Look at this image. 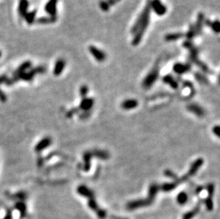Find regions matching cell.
I'll use <instances>...</instances> for the list:
<instances>
[{
    "label": "cell",
    "instance_id": "6da1fadb",
    "mask_svg": "<svg viewBox=\"0 0 220 219\" xmlns=\"http://www.w3.org/2000/svg\"><path fill=\"white\" fill-rule=\"evenodd\" d=\"M150 11L151 9H150V2H148L137 19L136 23L132 27L130 32L134 35L133 39L132 40V46H138L141 42L145 31L149 26Z\"/></svg>",
    "mask_w": 220,
    "mask_h": 219
},
{
    "label": "cell",
    "instance_id": "7a4b0ae2",
    "mask_svg": "<svg viewBox=\"0 0 220 219\" xmlns=\"http://www.w3.org/2000/svg\"><path fill=\"white\" fill-rule=\"evenodd\" d=\"M98 157L101 159H108L110 157V154L108 152L104 150H96L87 151L84 154L83 159H84V165H83V169L84 172H88L91 169V160L92 157Z\"/></svg>",
    "mask_w": 220,
    "mask_h": 219
},
{
    "label": "cell",
    "instance_id": "3957f363",
    "mask_svg": "<svg viewBox=\"0 0 220 219\" xmlns=\"http://www.w3.org/2000/svg\"><path fill=\"white\" fill-rule=\"evenodd\" d=\"M160 75V65L159 64H155V66L151 69L149 73L145 77L142 81V85L144 89H150L155 83L157 81V80Z\"/></svg>",
    "mask_w": 220,
    "mask_h": 219
},
{
    "label": "cell",
    "instance_id": "277c9868",
    "mask_svg": "<svg viewBox=\"0 0 220 219\" xmlns=\"http://www.w3.org/2000/svg\"><path fill=\"white\" fill-rule=\"evenodd\" d=\"M189 51H190L189 58L192 63H195L196 65H197V66L199 67L204 73H212L211 70L209 69V68L208 67L205 63L202 62V61H201L199 59V57H198L199 50H198L197 47L193 46L192 49H190L189 50Z\"/></svg>",
    "mask_w": 220,
    "mask_h": 219
},
{
    "label": "cell",
    "instance_id": "5b68a950",
    "mask_svg": "<svg viewBox=\"0 0 220 219\" xmlns=\"http://www.w3.org/2000/svg\"><path fill=\"white\" fill-rule=\"evenodd\" d=\"M88 206L91 210L96 212L97 216L100 219H105L106 218V211L98 206L96 199H95V196L88 198Z\"/></svg>",
    "mask_w": 220,
    "mask_h": 219
},
{
    "label": "cell",
    "instance_id": "8992f818",
    "mask_svg": "<svg viewBox=\"0 0 220 219\" xmlns=\"http://www.w3.org/2000/svg\"><path fill=\"white\" fill-rule=\"evenodd\" d=\"M150 2V9L156 14L158 16H163L166 14L167 11V7L162 3L160 0H152Z\"/></svg>",
    "mask_w": 220,
    "mask_h": 219
},
{
    "label": "cell",
    "instance_id": "52a82bcc",
    "mask_svg": "<svg viewBox=\"0 0 220 219\" xmlns=\"http://www.w3.org/2000/svg\"><path fill=\"white\" fill-rule=\"evenodd\" d=\"M88 50L89 51H90L91 54L92 55V56L94 57L98 62L101 63L106 61L107 56L106 54V53H105L104 51H103L102 50L98 49V48L94 46H90L88 47Z\"/></svg>",
    "mask_w": 220,
    "mask_h": 219
},
{
    "label": "cell",
    "instance_id": "ba28073f",
    "mask_svg": "<svg viewBox=\"0 0 220 219\" xmlns=\"http://www.w3.org/2000/svg\"><path fill=\"white\" fill-rule=\"evenodd\" d=\"M192 68V65L190 63H176L172 67V70L177 75H182L189 72Z\"/></svg>",
    "mask_w": 220,
    "mask_h": 219
},
{
    "label": "cell",
    "instance_id": "9c48e42d",
    "mask_svg": "<svg viewBox=\"0 0 220 219\" xmlns=\"http://www.w3.org/2000/svg\"><path fill=\"white\" fill-rule=\"evenodd\" d=\"M150 205L151 204L147 201L146 198H142L132 201V202L128 203L126 207L127 209H128V210H135V209L142 208V207L150 206Z\"/></svg>",
    "mask_w": 220,
    "mask_h": 219
},
{
    "label": "cell",
    "instance_id": "30bf717a",
    "mask_svg": "<svg viewBox=\"0 0 220 219\" xmlns=\"http://www.w3.org/2000/svg\"><path fill=\"white\" fill-rule=\"evenodd\" d=\"M52 143V139L50 137H45L41 139V140L39 141L38 144L36 145L34 147V150L36 152L40 153L42 152V151L44 150L45 149H46L47 147L50 146Z\"/></svg>",
    "mask_w": 220,
    "mask_h": 219
},
{
    "label": "cell",
    "instance_id": "8fae6325",
    "mask_svg": "<svg viewBox=\"0 0 220 219\" xmlns=\"http://www.w3.org/2000/svg\"><path fill=\"white\" fill-rule=\"evenodd\" d=\"M94 105V100L92 97H84L81 100L79 104L78 109L81 110L84 112H89Z\"/></svg>",
    "mask_w": 220,
    "mask_h": 219
},
{
    "label": "cell",
    "instance_id": "7c38bea8",
    "mask_svg": "<svg viewBox=\"0 0 220 219\" xmlns=\"http://www.w3.org/2000/svg\"><path fill=\"white\" fill-rule=\"evenodd\" d=\"M187 109L189 112L193 113L198 117H202L205 115V110L202 107L200 106L197 103H191L187 106Z\"/></svg>",
    "mask_w": 220,
    "mask_h": 219
},
{
    "label": "cell",
    "instance_id": "4fadbf2b",
    "mask_svg": "<svg viewBox=\"0 0 220 219\" xmlns=\"http://www.w3.org/2000/svg\"><path fill=\"white\" fill-rule=\"evenodd\" d=\"M205 16L203 13L200 12L198 14L197 18V21H196L195 25V31H196V35L199 36L202 34V29L204 24H205Z\"/></svg>",
    "mask_w": 220,
    "mask_h": 219
},
{
    "label": "cell",
    "instance_id": "5bb4252c",
    "mask_svg": "<svg viewBox=\"0 0 220 219\" xmlns=\"http://www.w3.org/2000/svg\"><path fill=\"white\" fill-rule=\"evenodd\" d=\"M148 190H149L148 191V196L146 199L150 204H152V202H154L156 195H157V194H158V193L160 192L159 184H150Z\"/></svg>",
    "mask_w": 220,
    "mask_h": 219
},
{
    "label": "cell",
    "instance_id": "9a60e30c",
    "mask_svg": "<svg viewBox=\"0 0 220 219\" xmlns=\"http://www.w3.org/2000/svg\"><path fill=\"white\" fill-rule=\"evenodd\" d=\"M59 0H49L45 6V11L51 17H56V6Z\"/></svg>",
    "mask_w": 220,
    "mask_h": 219
},
{
    "label": "cell",
    "instance_id": "2e32d148",
    "mask_svg": "<svg viewBox=\"0 0 220 219\" xmlns=\"http://www.w3.org/2000/svg\"><path fill=\"white\" fill-rule=\"evenodd\" d=\"M139 103L136 99H126L121 103V108L125 110H130L136 108L138 106Z\"/></svg>",
    "mask_w": 220,
    "mask_h": 219
},
{
    "label": "cell",
    "instance_id": "e0dca14e",
    "mask_svg": "<svg viewBox=\"0 0 220 219\" xmlns=\"http://www.w3.org/2000/svg\"><path fill=\"white\" fill-rule=\"evenodd\" d=\"M65 66H66V61H65V60L63 59H59L56 62V63H55L54 68H53V75H56V76L60 75L63 73Z\"/></svg>",
    "mask_w": 220,
    "mask_h": 219
},
{
    "label": "cell",
    "instance_id": "ac0fdd59",
    "mask_svg": "<svg viewBox=\"0 0 220 219\" xmlns=\"http://www.w3.org/2000/svg\"><path fill=\"white\" fill-rule=\"evenodd\" d=\"M162 81L168 85H170L171 87V88L174 90H177L178 87H179V84H178L177 81H176L175 78L171 74H167L164 75L162 78Z\"/></svg>",
    "mask_w": 220,
    "mask_h": 219
},
{
    "label": "cell",
    "instance_id": "d6986e66",
    "mask_svg": "<svg viewBox=\"0 0 220 219\" xmlns=\"http://www.w3.org/2000/svg\"><path fill=\"white\" fill-rule=\"evenodd\" d=\"M77 193L79 195H81V196L86 197L87 198L94 196L93 191L91 190L86 185H80V186H78V188H77Z\"/></svg>",
    "mask_w": 220,
    "mask_h": 219
},
{
    "label": "cell",
    "instance_id": "ffe728a7",
    "mask_svg": "<svg viewBox=\"0 0 220 219\" xmlns=\"http://www.w3.org/2000/svg\"><path fill=\"white\" fill-rule=\"evenodd\" d=\"M185 34L182 32H176V33H167V35H165L164 36V40L166 41H177L178 39H182V38L185 37Z\"/></svg>",
    "mask_w": 220,
    "mask_h": 219
},
{
    "label": "cell",
    "instance_id": "44dd1931",
    "mask_svg": "<svg viewBox=\"0 0 220 219\" xmlns=\"http://www.w3.org/2000/svg\"><path fill=\"white\" fill-rule=\"evenodd\" d=\"M29 7L28 0H20L19 5V13L22 17H24L26 14L27 13V10Z\"/></svg>",
    "mask_w": 220,
    "mask_h": 219
},
{
    "label": "cell",
    "instance_id": "7402d4cb",
    "mask_svg": "<svg viewBox=\"0 0 220 219\" xmlns=\"http://www.w3.org/2000/svg\"><path fill=\"white\" fill-rule=\"evenodd\" d=\"M31 66V63L30 62V61H26V62H24L22 64L19 65V68L16 70V71L14 72V75H19L21 73L25 72L27 70L30 68Z\"/></svg>",
    "mask_w": 220,
    "mask_h": 219
},
{
    "label": "cell",
    "instance_id": "603a6c76",
    "mask_svg": "<svg viewBox=\"0 0 220 219\" xmlns=\"http://www.w3.org/2000/svg\"><path fill=\"white\" fill-rule=\"evenodd\" d=\"M15 76H17L19 80H23V81H31L33 80V77H34V75H33L30 71L29 72L21 73L20 74L15 75Z\"/></svg>",
    "mask_w": 220,
    "mask_h": 219
},
{
    "label": "cell",
    "instance_id": "cb8c5ba5",
    "mask_svg": "<svg viewBox=\"0 0 220 219\" xmlns=\"http://www.w3.org/2000/svg\"><path fill=\"white\" fill-rule=\"evenodd\" d=\"M15 208L19 211V213H20V216L22 218L26 216V215H27V206H26L24 203L22 202H17L15 205Z\"/></svg>",
    "mask_w": 220,
    "mask_h": 219
},
{
    "label": "cell",
    "instance_id": "d4e9b609",
    "mask_svg": "<svg viewBox=\"0 0 220 219\" xmlns=\"http://www.w3.org/2000/svg\"><path fill=\"white\" fill-rule=\"evenodd\" d=\"M177 202L180 205H184L187 202L188 196L187 194L185 192H181L177 194V198H176Z\"/></svg>",
    "mask_w": 220,
    "mask_h": 219
},
{
    "label": "cell",
    "instance_id": "484cf974",
    "mask_svg": "<svg viewBox=\"0 0 220 219\" xmlns=\"http://www.w3.org/2000/svg\"><path fill=\"white\" fill-rule=\"evenodd\" d=\"M56 17H41L37 20V22L40 24H51L56 21Z\"/></svg>",
    "mask_w": 220,
    "mask_h": 219
},
{
    "label": "cell",
    "instance_id": "4316f807",
    "mask_svg": "<svg viewBox=\"0 0 220 219\" xmlns=\"http://www.w3.org/2000/svg\"><path fill=\"white\" fill-rule=\"evenodd\" d=\"M186 38H187V40L189 41H192V39H194L195 36H197L196 35V31H195V25L194 24H190L189 29H188L187 32L186 33Z\"/></svg>",
    "mask_w": 220,
    "mask_h": 219
},
{
    "label": "cell",
    "instance_id": "83f0119b",
    "mask_svg": "<svg viewBox=\"0 0 220 219\" xmlns=\"http://www.w3.org/2000/svg\"><path fill=\"white\" fill-rule=\"evenodd\" d=\"M199 205H197L193 210L190 211L186 213V214L183 216V219H192L194 216H196V214H198L199 211Z\"/></svg>",
    "mask_w": 220,
    "mask_h": 219
},
{
    "label": "cell",
    "instance_id": "f1b7e54d",
    "mask_svg": "<svg viewBox=\"0 0 220 219\" xmlns=\"http://www.w3.org/2000/svg\"><path fill=\"white\" fill-rule=\"evenodd\" d=\"M36 14H37V11H36V10L31 11L30 12H27L24 16L26 21H27L28 24H32L35 20Z\"/></svg>",
    "mask_w": 220,
    "mask_h": 219
},
{
    "label": "cell",
    "instance_id": "f546056e",
    "mask_svg": "<svg viewBox=\"0 0 220 219\" xmlns=\"http://www.w3.org/2000/svg\"><path fill=\"white\" fill-rule=\"evenodd\" d=\"M195 77L196 80L199 81L200 83H202V84H207L208 83V80L207 78V77L205 76L202 73L199 72L195 73Z\"/></svg>",
    "mask_w": 220,
    "mask_h": 219
},
{
    "label": "cell",
    "instance_id": "4dcf8cb0",
    "mask_svg": "<svg viewBox=\"0 0 220 219\" xmlns=\"http://www.w3.org/2000/svg\"><path fill=\"white\" fill-rule=\"evenodd\" d=\"M205 204L206 208H207V211H211L213 210L214 203H213V201H212V197L208 196L207 198L205 200Z\"/></svg>",
    "mask_w": 220,
    "mask_h": 219
},
{
    "label": "cell",
    "instance_id": "1f68e13d",
    "mask_svg": "<svg viewBox=\"0 0 220 219\" xmlns=\"http://www.w3.org/2000/svg\"><path fill=\"white\" fill-rule=\"evenodd\" d=\"M46 71V68L43 65H39V66H37L33 68L31 71V72L33 73V75L36 74H40V73H44Z\"/></svg>",
    "mask_w": 220,
    "mask_h": 219
},
{
    "label": "cell",
    "instance_id": "d6a6232c",
    "mask_svg": "<svg viewBox=\"0 0 220 219\" xmlns=\"http://www.w3.org/2000/svg\"><path fill=\"white\" fill-rule=\"evenodd\" d=\"M212 28L213 31L215 33H219L220 31V23L219 20H215V21H212L211 24L209 26Z\"/></svg>",
    "mask_w": 220,
    "mask_h": 219
},
{
    "label": "cell",
    "instance_id": "836d02e7",
    "mask_svg": "<svg viewBox=\"0 0 220 219\" xmlns=\"http://www.w3.org/2000/svg\"><path fill=\"white\" fill-rule=\"evenodd\" d=\"M88 87L86 85H82L80 87V89H79V93H80V95L82 98L84 97H86L87 94L88 93Z\"/></svg>",
    "mask_w": 220,
    "mask_h": 219
},
{
    "label": "cell",
    "instance_id": "e575fe53",
    "mask_svg": "<svg viewBox=\"0 0 220 219\" xmlns=\"http://www.w3.org/2000/svg\"><path fill=\"white\" fill-rule=\"evenodd\" d=\"M99 7H100V9L104 11H108L109 9H110V6L109 5V4L107 2L106 0H101L99 2Z\"/></svg>",
    "mask_w": 220,
    "mask_h": 219
},
{
    "label": "cell",
    "instance_id": "d590c367",
    "mask_svg": "<svg viewBox=\"0 0 220 219\" xmlns=\"http://www.w3.org/2000/svg\"><path fill=\"white\" fill-rule=\"evenodd\" d=\"M207 189V192H208V196L212 197L214 194H215V185H214L213 184H208Z\"/></svg>",
    "mask_w": 220,
    "mask_h": 219
},
{
    "label": "cell",
    "instance_id": "8d00e7d4",
    "mask_svg": "<svg viewBox=\"0 0 220 219\" xmlns=\"http://www.w3.org/2000/svg\"><path fill=\"white\" fill-rule=\"evenodd\" d=\"M182 46H183V47L185 48V49H187L188 50H190L193 46H195V45L193 44L192 41H189V40H187V41H184L183 43H182Z\"/></svg>",
    "mask_w": 220,
    "mask_h": 219
},
{
    "label": "cell",
    "instance_id": "74e56055",
    "mask_svg": "<svg viewBox=\"0 0 220 219\" xmlns=\"http://www.w3.org/2000/svg\"><path fill=\"white\" fill-rule=\"evenodd\" d=\"M78 109H77V108H73V109L70 110H69V112L66 113V117H69V118H70V117H72L73 115L76 114V113H78Z\"/></svg>",
    "mask_w": 220,
    "mask_h": 219
},
{
    "label": "cell",
    "instance_id": "f35d334b",
    "mask_svg": "<svg viewBox=\"0 0 220 219\" xmlns=\"http://www.w3.org/2000/svg\"><path fill=\"white\" fill-rule=\"evenodd\" d=\"M164 174H165L167 176L170 177V178H172V179H177V177L175 174V173H173V172H171V171H170V170H167V171H166V172H164Z\"/></svg>",
    "mask_w": 220,
    "mask_h": 219
},
{
    "label": "cell",
    "instance_id": "ab89813d",
    "mask_svg": "<svg viewBox=\"0 0 220 219\" xmlns=\"http://www.w3.org/2000/svg\"><path fill=\"white\" fill-rule=\"evenodd\" d=\"M7 95H6L5 93L0 89V101L2 103H5L7 101Z\"/></svg>",
    "mask_w": 220,
    "mask_h": 219
},
{
    "label": "cell",
    "instance_id": "60d3db41",
    "mask_svg": "<svg viewBox=\"0 0 220 219\" xmlns=\"http://www.w3.org/2000/svg\"><path fill=\"white\" fill-rule=\"evenodd\" d=\"M212 132L214 134H215L217 137H219V132H220V128L219 125H216L213 127Z\"/></svg>",
    "mask_w": 220,
    "mask_h": 219
},
{
    "label": "cell",
    "instance_id": "b9f144b4",
    "mask_svg": "<svg viewBox=\"0 0 220 219\" xmlns=\"http://www.w3.org/2000/svg\"><path fill=\"white\" fill-rule=\"evenodd\" d=\"M16 197L21 199V200H24L26 198V194L24 192H19L17 194H16Z\"/></svg>",
    "mask_w": 220,
    "mask_h": 219
},
{
    "label": "cell",
    "instance_id": "7bdbcfd3",
    "mask_svg": "<svg viewBox=\"0 0 220 219\" xmlns=\"http://www.w3.org/2000/svg\"><path fill=\"white\" fill-rule=\"evenodd\" d=\"M7 75H2L0 76V85L2 84V83H5L6 82V81L7 80Z\"/></svg>",
    "mask_w": 220,
    "mask_h": 219
},
{
    "label": "cell",
    "instance_id": "ee69618b",
    "mask_svg": "<svg viewBox=\"0 0 220 219\" xmlns=\"http://www.w3.org/2000/svg\"><path fill=\"white\" fill-rule=\"evenodd\" d=\"M106 1L109 4V5L110 6H113L116 5V4L119 2L120 0H106Z\"/></svg>",
    "mask_w": 220,
    "mask_h": 219
},
{
    "label": "cell",
    "instance_id": "f6af8a7d",
    "mask_svg": "<svg viewBox=\"0 0 220 219\" xmlns=\"http://www.w3.org/2000/svg\"><path fill=\"white\" fill-rule=\"evenodd\" d=\"M4 219H12V214H11V210L7 211V214H6V216Z\"/></svg>",
    "mask_w": 220,
    "mask_h": 219
},
{
    "label": "cell",
    "instance_id": "bcb514c9",
    "mask_svg": "<svg viewBox=\"0 0 220 219\" xmlns=\"http://www.w3.org/2000/svg\"><path fill=\"white\" fill-rule=\"evenodd\" d=\"M89 115H90V113L89 112H84L83 114H81L80 115V118L82 119H86V118H87V117H88Z\"/></svg>",
    "mask_w": 220,
    "mask_h": 219
},
{
    "label": "cell",
    "instance_id": "7dc6e473",
    "mask_svg": "<svg viewBox=\"0 0 220 219\" xmlns=\"http://www.w3.org/2000/svg\"><path fill=\"white\" fill-rule=\"evenodd\" d=\"M43 164V158L38 159V163H37V164L39 165V167H41Z\"/></svg>",
    "mask_w": 220,
    "mask_h": 219
},
{
    "label": "cell",
    "instance_id": "c3c4849f",
    "mask_svg": "<svg viewBox=\"0 0 220 219\" xmlns=\"http://www.w3.org/2000/svg\"><path fill=\"white\" fill-rule=\"evenodd\" d=\"M1 56H2V52L1 51H0V58H1Z\"/></svg>",
    "mask_w": 220,
    "mask_h": 219
}]
</instances>
